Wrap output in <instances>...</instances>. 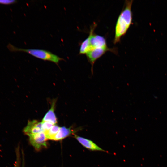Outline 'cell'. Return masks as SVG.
<instances>
[{
    "label": "cell",
    "mask_w": 167,
    "mask_h": 167,
    "mask_svg": "<svg viewBox=\"0 0 167 167\" xmlns=\"http://www.w3.org/2000/svg\"><path fill=\"white\" fill-rule=\"evenodd\" d=\"M29 140L31 145L37 151L47 146V140L44 132L29 136Z\"/></svg>",
    "instance_id": "cell-4"
},
{
    "label": "cell",
    "mask_w": 167,
    "mask_h": 167,
    "mask_svg": "<svg viewBox=\"0 0 167 167\" xmlns=\"http://www.w3.org/2000/svg\"><path fill=\"white\" fill-rule=\"evenodd\" d=\"M74 136L81 145L89 150L107 152V151L99 147L91 140L79 136L76 134H74Z\"/></svg>",
    "instance_id": "cell-6"
},
{
    "label": "cell",
    "mask_w": 167,
    "mask_h": 167,
    "mask_svg": "<svg viewBox=\"0 0 167 167\" xmlns=\"http://www.w3.org/2000/svg\"><path fill=\"white\" fill-rule=\"evenodd\" d=\"M43 131L45 132L49 130L54 125L48 122H41Z\"/></svg>",
    "instance_id": "cell-10"
},
{
    "label": "cell",
    "mask_w": 167,
    "mask_h": 167,
    "mask_svg": "<svg viewBox=\"0 0 167 167\" xmlns=\"http://www.w3.org/2000/svg\"><path fill=\"white\" fill-rule=\"evenodd\" d=\"M81 129L80 127L75 130H73L71 128H67L65 126L60 127L59 131L53 140L58 141L62 140Z\"/></svg>",
    "instance_id": "cell-7"
},
{
    "label": "cell",
    "mask_w": 167,
    "mask_h": 167,
    "mask_svg": "<svg viewBox=\"0 0 167 167\" xmlns=\"http://www.w3.org/2000/svg\"><path fill=\"white\" fill-rule=\"evenodd\" d=\"M60 127L58 125H53L48 131L45 132L47 139L52 140L59 131Z\"/></svg>",
    "instance_id": "cell-9"
},
{
    "label": "cell",
    "mask_w": 167,
    "mask_h": 167,
    "mask_svg": "<svg viewBox=\"0 0 167 167\" xmlns=\"http://www.w3.org/2000/svg\"><path fill=\"white\" fill-rule=\"evenodd\" d=\"M108 51H110L114 54L117 52V49L116 48H110L107 46L94 49L86 54L88 62L91 65V71L92 74H93V66L95 62Z\"/></svg>",
    "instance_id": "cell-3"
},
{
    "label": "cell",
    "mask_w": 167,
    "mask_h": 167,
    "mask_svg": "<svg viewBox=\"0 0 167 167\" xmlns=\"http://www.w3.org/2000/svg\"><path fill=\"white\" fill-rule=\"evenodd\" d=\"M7 48L11 52H24L38 58L58 64L60 61L64 60L51 52L45 50L37 49H25L17 48L11 44H9Z\"/></svg>",
    "instance_id": "cell-2"
},
{
    "label": "cell",
    "mask_w": 167,
    "mask_h": 167,
    "mask_svg": "<svg viewBox=\"0 0 167 167\" xmlns=\"http://www.w3.org/2000/svg\"><path fill=\"white\" fill-rule=\"evenodd\" d=\"M56 101L52 102L50 109L46 113L42 120V122H48L55 125L57 122V118L54 113Z\"/></svg>",
    "instance_id": "cell-8"
},
{
    "label": "cell",
    "mask_w": 167,
    "mask_h": 167,
    "mask_svg": "<svg viewBox=\"0 0 167 167\" xmlns=\"http://www.w3.org/2000/svg\"><path fill=\"white\" fill-rule=\"evenodd\" d=\"M154 97L155 99H156L157 98V96H154Z\"/></svg>",
    "instance_id": "cell-13"
},
{
    "label": "cell",
    "mask_w": 167,
    "mask_h": 167,
    "mask_svg": "<svg viewBox=\"0 0 167 167\" xmlns=\"http://www.w3.org/2000/svg\"><path fill=\"white\" fill-rule=\"evenodd\" d=\"M16 0H0V4L4 5H10L16 2Z\"/></svg>",
    "instance_id": "cell-11"
},
{
    "label": "cell",
    "mask_w": 167,
    "mask_h": 167,
    "mask_svg": "<svg viewBox=\"0 0 167 167\" xmlns=\"http://www.w3.org/2000/svg\"><path fill=\"white\" fill-rule=\"evenodd\" d=\"M133 0H125L123 7L116 22L113 43L115 44L120 42L132 24L133 14L131 7Z\"/></svg>",
    "instance_id": "cell-1"
},
{
    "label": "cell",
    "mask_w": 167,
    "mask_h": 167,
    "mask_svg": "<svg viewBox=\"0 0 167 167\" xmlns=\"http://www.w3.org/2000/svg\"><path fill=\"white\" fill-rule=\"evenodd\" d=\"M19 162H16L15 165L14 166V167H19Z\"/></svg>",
    "instance_id": "cell-12"
},
{
    "label": "cell",
    "mask_w": 167,
    "mask_h": 167,
    "mask_svg": "<svg viewBox=\"0 0 167 167\" xmlns=\"http://www.w3.org/2000/svg\"><path fill=\"white\" fill-rule=\"evenodd\" d=\"M23 131L28 136L43 131L42 122L36 120L29 121Z\"/></svg>",
    "instance_id": "cell-5"
}]
</instances>
